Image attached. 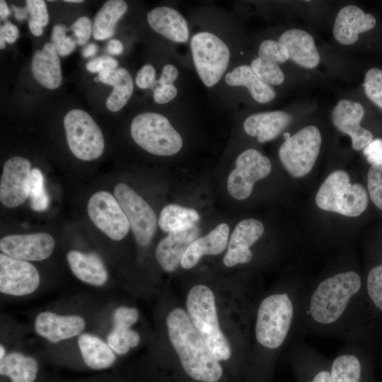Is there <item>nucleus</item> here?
<instances>
[{"label": "nucleus", "mask_w": 382, "mask_h": 382, "mask_svg": "<svg viewBox=\"0 0 382 382\" xmlns=\"http://www.w3.org/2000/svg\"><path fill=\"white\" fill-rule=\"evenodd\" d=\"M364 288L361 275L350 269L304 286L295 337L316 334L351 342L363 335Z\"/></svg>", "instance_id": "nucleus-1"}, {"label": "nucleus", "mask_w": 382, "mask_h": 382, "mask_svg": "<svg viewBox=\"0 0 382 382\" xmlns=\"http://www.w3.org/2000/svg\"><path fill=\"white\" fill-rule=\"evenodd\" d=\"M170 341L182 366L192 378L202 382H217L223 369L193 325L187 313L176 308L166 318Z\"/></svg>", "instance_id": "nucleus-2"}, {"label": "nucleus", "mask_w": 382, "mask_h": 382, "mask_svg": "<svg viewBox=\"0 0 382 382\" xmlns=\"http://www.w3.org/2000/svg\"><path fill=\"white\" fill-rule=\"evenodd\" d=\"M186 306L193 325L214 356L219 361L229 359L231 347L219 327L212 291L203 284L193 286Z\"/></svg>", "instance_id": "nucleus-3"}, {"label": "nucleus", "mask_w": 382, "mask_h": 382, "mask_svg": "<svg viewBox=\"0 0 382 382\" xmlns=\"http://www.w3.org/2000/svg\"><path fill=\"white\" fill-rule=\"evenodd\" d=\"M368 202L365 188L359 183L352 184L349 174L341 170L333 171L326 178L316 196L320 209L349 217L361 214Z\"/></svg>", "instance_id": "nucleus-4"}, {"label": "nucleus", "mask_w": 382, "mask_h": 382, "mask_svg": "<svg viewBox=\"0 0 382 382\" xmlns=\"http://www.w3.org/2000/svg\"><path fill=\"white\" fill-rule=\"evenodd\" d=\"M130 132L140 147L154 155H174L183 146L180 134L166 117L156 112L137 115L132 121Z\"/></svg>", "instance_id": "nucleus-5"}, {"label": "nucleus", "mask_w": 382, "mask_h": 382, "mask_svg": "<svg viewBox=\"0 0 382 382\" xmlns=\"http://www.w3.org/2000/svg\"><path fill=\"white\" fill-rule=\"evenodd\" d=\"M64 127L69 149L76 158L92 161L102 155L105 148L103 133L86 112L71 110L64 116Z\"/></svg>", "instance_id": "nucleus-6"}, {"label": "nucleus", "mask_w": 382, "mask_h": 382, "mask_svg": "<svg viewBox=\"0 0 382 382\" xmlns=\"http://www.w3.org/2000/svg\"><path fill=\"white\" fill-rule=\"evenodd\" d=\"M321 142V134L316 127L301 129L282 144L279 150L282 164L295 178L306 175L317 160Z\"/></svg>", "instance_id": "nucleus-7"}, {"label": "nucleus", "mask_w": 382, "mask_h": 382, "mask_svg": "<svg viewBox=\"0 0 382 382\" xmlns=\"http://www.w3.org/2000/svg\"><path fill=\"white\" fill-rule=\"evenodd\" d=\"M190 47L200 79L206 86L212 87L227 69L230 58L228 47L219 37L209 32L194 35Z\"/></svg>", "instance_id": "nucleus-8"}, {"label": "nucleus", "mask_w": 382, "mask_h": 382, "mask_svg": "<svg viewBox=\"0 0 382 382\" xmlns=\"http://www.w3.org/2000/svg\"><path fill=\"white\" fill-rule=\"evenodd\" d=\"M114 195L129 223L137 243L141 246L148 245L157 226L154 210L139 195L125 183L115 185Z\"/></svg>", "instance_id": "nucleus-9"}, {"label": "nucleus", "mask_w": 382, "mask_h": 382, "mask_svg": "<svg viewBox=\"0 0 382 382\" xmlns=\"http://www.w3.org/2000/svg\"><path fill=\"white\" fill-rule=\"evenodd\" d=\"M271 170L272 164L267 157L253 149L245 150L238 156L236 168L228 175V193L238 200L248 198L255 182L267 177Z\"/></svg>", "instance_id": "nucleus-10"}, {"label": "nucleus", "mask_w": 382, "mask_h": 382, "mask_svg": "<svg viewBox=\"0 0 382 382\" xmlns=\"http://www.w3.org/2000/svg\"><path fill=\"white\" fill-rule=\"evenodd\" d=\"M289 363L296 382H332L331 360L296 336L291 342Z\"/></svg>", "instance_id": "nucleus-11"}, {"label": "nucleus", "mask_w": 382, "mask_h": 382, "mask_svg": "<svg viewBox=\"0 0 382 382\" xmlns=\"http://www.w3.org/2000/svg\"><path fill=\"white\" fill-rule=\"evenodd\" d=\"M87 211L93 223L110 238L120 241L127 236L129 223L115 196L108 192L93 194Z\"/></svg>", "instance_id": "nucleus-12"}, {"label": "nucleus", "mask_w": 382, "mask_h": 382, "mask_svg": "<svg viewBox=\"0 0 382 382\" xmlns=\"http://www.w3.org/2000/svg\"><path fill=\"white\" fill-rule=\"evenodd\" d=\"M40 278L36 267L28 261L0 254V291L21 296L33 293Z\"/></svg>", "instance_id": "nucleus-13"}, {"label": "nucleus", "mask_w": 382, "mask_h": 382, "mask_svg": "<svg viewBox=\"0 0 382 382\" xmlns=\"http://www.w3.org/2000/svg\"><path fill=\"white\" fill-rule=\"evenodd\" d=\"M31 171L27 158L13 156L6 161L0 180V200L5 207H17L29 197Z\"/></svg>", "instance_id": "nucleus-14"}, {"label": "nucleus", "mask_w": 382, "mask_h": 382, "mask_svg": "<svg viewBox=\"0 0 382 382\" xmlns=\"http://www.w3.org/2000/svg\"><path fill=\"white\" fill-rule=\"evenodd\" d=\"M55 242L47 233L13 234L0 241L1 252L10 257L25 261H40L50 256Z\"/></svg>", "instance_id": "nucleus-15"}, {"label": "nucleus", "mask_w": 382, "mask_h": 382, "mask_svg": "<svg viewBox=\"0 0 382 382\" xmlns=\"http://www.w3.org/2000/svg\"><path fill=\"white\" fill-rule=\"evenodd\" d=\"M264 232L262 223L255 219H246L239 222L228 241V250L223 262L228 267L250 262L253 257L250 250Z\"/></svg>", "instance_id": "nucleus-16"}, {"label": "nucleus", "mask_w": 382, "mask_h": 382, "mask_svg": "<svg viewBox=\"0 0 382 382\" xmlns=\"http://www.w3.org/2000/svg\"><path fill=\"white\" fill-rule=\"evenodd\" d=\"M364 115L361 103L347 99L340 100L332 112L333 125L351 137L354 150L364 149L373 140L372 133L360 126Z\"/></svg>", "instance_id": "nucleus-17"}, {"label": "nucleus", "mask_w": 382, "mask_h": 382, "mask_svg": "<svg viewBox=\"0 0 382 382\" xmlns=\"http://www.w3.org/2000/svg\"><path fill=\"white\" fill-rule=\"evenodd\" d=\"M330 371L332 382H375L368 361L350 342L331 360Z\"/></svg>", "instance_id": "nucleus-18"}, {"label": "nucleus", "mask_w": 382, "mask_h": 382, "mask_svg": "<svg viewBox=\"0 0 382 382\" xmlns=\"http://www.w3.org/2000/svg\"><path fill=\"white\" fill-rule=\"evenodd\" d=\"M86 323L80 316H62L50 311L39 313L35 320V332L52 343L79 335Z\"/></svg>", "instance_id": "nucleus-19"}, {"label": "nucleus", "mask_w": 382, "mask_h": 382, "mask_svg": "<svg viewBox=\"0 0 382 382\" xmlns=\"http://www.w3.org/2000/svg\"><path fill=\"white\" fill-rule=\"evenodd\" d=\"M199 232L195 224L168 233L156 248L155 255L160 266L168 272L175 271L188 247L198 238Z\"/></svg>", "instance_id": "nucleus-20"}, {"label": "nucleus", "mask_w": 382, "mask_h": 382, "mask_svg": "<svg viewBox=\"0 0 382 382\" xmlns=\"http://www.w3.org/2000/svg\"><path fill=\"white\" fill-rule=\"evenodd\" d=\"M376 18L365 13L357 6L349 5L338 12L333 26V35L340 44L349 45L354 43L359 34L372 29Z\"/></svg>", "instance_id": "nucleus-21"}, {"label": "nucleus", "mask_w": 382, "mask_h": 382, "mask_svg": "<svg viewBox=\"0 0 382 382\" xmlns=\"http://www.w3.org/2000/svg\"><path fill=\"white\" fill-rule=\"evenodd\" d=\"M279 42L286 48L289 59L297 65L306 68L316 67L320 57L311 35L300 29H290L279 37Z\"/></svg>", "instance_id": "nucleus-22"}, {"label": "nucleus", "mask_w": 382, "mask_h": 382, "mask_svg": "<svg viewBox=\"0 0 382 382\" xmlns=\"http://www.w3.org/2000/svg\"><path fill=\"white\" fill-rule=\"evenodd\" d=\"M291 121V115L284 111L258 112L245 119L243 128L247 134L257 137L259 142L265 143L278 137Z\"/></svg>", "instance_id": "nucleus-23"}, {"label": "nucleus", "mask_w": 382, "mask_h": 382, "mask_svg": "<svg viewBox=\"0 0 382 382\" xmlns=\"http://www.w3.org/2000/svg\"><path fill=\"white\" fill-rule=\"evenodd\" d=\"M229 236V227L226 224H219L207 236L198 238L185 251L180 265L188 270L195 267L204 255H216L226 249Z\"/></svg>", "instance_id": "nucleus-24"}, {"label": "nucleus", "mask_w": 382, "mask_h": 382, "mask_svg": "<svg viewBox=\"0 0 382 382\" xmlns=\"http://www.w3.org/2000/svg\"><path fill=\"white\" fill-rule=\"evenodd\" d=\"M147 21L153 30L173 42H185L188 40L187 22L184 17L173 8H154L147 13Z\"/></svg>", "instance_id": "nucleus-25"}, {"label": "nucleus", "mask_w": 382, "mask_h": 382, "mask_svg": "<svg viewBox=\"0 0 382 382\" xmlns=\"http://www.w3.org/2000/svg\"><path fill=\"white\" fill-rule=\"evenodd\" d=\"M34 78L44 87L56 89L62 83V77L59 54L51 42L45 44L37 50L31 62Z\"/></svg>", "instance_id": "nucleus-26"}, {"label": "nucleus", "mask_w": 382, "mask_h": 382, "mask_svg": "<svg viewBox=\"0 0 382 382\" xmlns=\"http://www.w3.org/2000/svg\"><path fill=\"white\" fill-rule=\"evenodd\" d=\"M66 260L71 272L81 281L97 286L107 282V270L96 254L72 250L67 253Z\"/></svg>", "instance_id": "nucleus-27"}, {"label": "nucleus", "mask_w": 382, "mask_h": 382, "mask_svg": "<svg viewBox=\"0 0 382 382\" xmlns=\"http://www.w3.org/2000/svg\"><path fill=\"white\" fill-rule=\"evenodd\" d=\"M99 81L113 87L105 105L111 112H117L127 103L133 92L132 78L125 68L102 71L98 76Z\"/></svg>", "instance_id": "nucleus-28"}, {"label": "nucleus", "mask_w": 382, "mask_h": 382, "mask_svg": "<svg viewBox=\"0 0 382 382\" xmlns=\"http://www.w3.org/2000/svg\"><path fill=\"white\" fill-rule=\"evenodd\" d=\"M225 81L232 86H245L253 99L260 103H268L276 96L275 90L262 81L248 65L236 67L226 74Z\"/></svg>", "instance_id": "nucleus-29"}, {"label": "nucleus", "mask_w": 382, "mask_h": 382, "mask_svg": "<svg viewBox=\"0 0 382 382\" xmlns=\"http://www.w3.org/2000/svg\"><path fill=\"white\" fill-rule=\"evenodd\" d=\"M78 345L84 362L92 369H105L115 361L114 351L109 345L94 335H80Z\"/></svg>", "instance_id": "nucleus-30"}, {"label": "nucleus", "mask_w": 382, "mask_h": 382, "mask_svg": "<svg viewBox=\"0 0 382 382\" xmlns=\"http://www.w3.org/2000/svg\"><path fill=\"white\" fill-rule=\"evenodd\" d=\"M37 371V361L18 352L9 353L0 361L1 375L9 377L12 382H33Z\"/></svg>", "instance_id": "nucleus-31"}, {"label": "nucleus", "mask_w": 382, "mask_h": 382, "mask_svg": "<svg viewBox=\"0 0 382 382\" xmlns=\"http://www.w3.org/2000/svg\"><path fill=\"white\" fill-rule=\"evenodd\" d=\"M127 4L122 0L107 1L95 16L93 25V35L97 40L112 37L117 22L125 14Z\"/></svg>", "instance_id": "nucleus-32"}, {"label": "nucleus", "mask_w": 382, "mask_h": 382, "mask_svg": "<svg viewBox=\"0 0 382 382\" xmlns=\"http://www.w3.org/2000/svg\"><path fill=\"white\" fill-rule=\"evenodd\" d=\"M199 218L195 209L173 204L163 207L158 224L163 231L170 233L195 225Z\"/></svg>", "instance_id": "nucleus-33"}, {"label": "nucleus", "mask_w": 382, "mask_h": 382, "mask_svg": "<svg viewBox=\"0 0 382 382\" xmlns=\"http://www.w3.org/2000/svg\"><path fill=\"white\" fill-rule=\"evenodd\" d=\"M108 344L118 354H125L140 342L139 333L130 328H113L107 337Z\"/></svg>", "instance_id": "nucleus-34"}, {"label": "nucleus", "mask_w": 382, "mask_h": 382, "mask_svg": "<svg viewBox=\"0 0 382 382\" xmlns=\"http://www.w3.org/2000/svg\"><path fill=\"white\" fill-rule=\"evenodd\" d=\"M29 197L33 210L42 212L47 209L49 197L45 189L43 175L38 168H33L31 171Z\"/></svg>", "instance_id": "nucleus-35"}, {"label": "nucleus", "mask_w": 382, "mask_h": 382, "mask_svg": "<svg viewBox=\"0 0 382 382\" xmlns=\"http://www.w3.org/2000/svg\"><path fill=\"white\" fill-rule=\"evenodd\" d=\"M250 66L255 74L269 85H279L284 81V73L277 64L257 57L252 61Z\"/></svg>", "instance_id": "nucleus-36"}, {"label": "nucleus", "mask_w": 382, "mask_h": 382, "mask_svg": "<svg viewBox=\"0 0 382 382\" xmlns=\"http://www.w3.org/2000/svg\"><path fill=\"white\" fill-rule=\"evenodd\" d=\"M365 290L369 300L382 312V264L373 267L369 271Z\"/></svg>", "instance_id": "nucleus-37"}, {"label": "nucleus", "mask_w": 382, "mask_h": 382, "mask_svg": "<svg viewBox=\"0 0 382 382\" xmlns=\"http://www.w3.org/2000/svg\"><path fill=\"white\" fill-rule=\"evenodd\" d=\"M258 56L263 61L278 65L289 59L286 47L279 41L273 40H267L260 44Z\"/></svg>", "instance_id": "nucleus-38"}, {"label": "nucleus", "mask_w": 382, "mask_h": 382, "mask_svg": "<svg viewBox=\"0 0 382 382\" xmlns=\"http://www.w3.org/2000/svg\"><path fill=\"white\" fill-rule=\"evenodd\" d=\"M364 87L366 96L382 109V70L377 68L368 70Z\"/></svg>", "instance_id": "nucleus-39"}, {"label": "nucleus", "mask_w": 382, "mask_h": 382, "mask_svg": "<svg viewBox=\"0 0 382 382\" xmlns=\"http://www.w3.org/2000/svg\"><path fill=\"white\" fill-rule=\"evenodd\" d=\"M367 186L372 202L382 210V163L371 164L367 175Z\"/></svg>", "instance_id": "nucleus-40"}, {"label": "nucleus", "mask_w": 382, "mask_h": 382, "mask_svg": "<svg viewBox=\"0 0 382 382\" xmlns=\"http://www.w3.org/2000/svg\"><path fill=\"white\" fill-rule=\"evenodd\" d=\"M67 29L64 25L57 24L52 28L51 43L57 54L64 57L71 54L75 49L76 42L74 38L66 35Z\"/></svg>", "instance_id": "nucleus-41"}, {"label": "nucleus", "mask_w": 382, "mask_h": 382, "mask_svg": "<svg viewBox=\"0 0 382 382\" xmlns=\"http://www.w3.org/2000/svg\"><path fill=\"white\" fill-rule=\"evenodd\" d=\"M139 319V313L134 308L117 307L112 316L113 328H130Z\"/></svg>", "instance_id": "nucleus-42"}, {"label": "nucleus", "mask_w": 382, "mask_h": 382, "mask_svg": "<svg viewBox=\"0 0 382 382\" xmlns=\"http://www.w3.org/2000/svg\"><path fill=\"white\" fill-rule=\"evenodd\" d=\"M73 37L79 45H85L91 35L93 25L90 18L86 16L79 18L71 26Z\"/></svg>", "instance_id": "nucleus-43"}, {"label": "nucleus", "mask_w": 382, "mask_h": 382, "mask_svg": "<svg viewBox=\"0 0 382 382\" xmlns=\"http://www.w3.org/2000/svg\"><path fill=\"white\" fill-rule=\"evenodd\" d=\"M26 8L30 16V19L40 24L42 27L49 23V15L45 1L27 0Z\"/></svg>", "instance_id": "nucleus-44"}, {"label": "nucleus", "mask_w": 382, "mask_h": 382, "mask_svg": "<svg viewBox=\"0 0 382 382\" xmlns=\"http://www.w3.org/2000/svg\"><path fill=\"white\" fill-rule=\"evenodd\" d=\"M117 61L109 56H102L90 60L86 64V69L91 73H100L102 71L116 69Z\"/></svg>", "instance_id": "nucleus-45"}, {"label": "nucleus", "mask_w": 382, "mask_h": 382, "mask_svg": "<svg viewBox=\"0 0 382 382\" xmlns=\"http://www.w3.org/2000/svg\"><path fill=\"white\" fill-rule=\"evenodd\" d=\"M155 69L151 64L144 65L137 72L135 82L137 86L142 89L151 88L155 81Z\"/></svg>", "instance_id": "nucleus-46"}, {"label": "nucleus", "mask_w": 382, "mask_h": 382, "mask_svg": "<svg viewBox=\"0 0 382 382\" xmlns=\"http://www.w3.org/2000/svg\"><path fill=\"white\" fill-rule=\"evenodd\" d=\"M177 93L178 90L173 83L160 85L154 90V99L158 104H164L175 98Z\"/></svg>", "instance_id": "nucleus-47"}, {"label": "nucleus", "mask_w": 382, "mask_h": 382, "mask_svg": "<svg viewBox=\"0 0 382 382\" xmlns=\"http://www.w3.org/2000/svg\"><path fill=\"white\" fill-rule=\"evenodd\" d=\"M364 154L371 164L382 163V139H373L364 149Z\"/></svg>", "instance_id": "nucleus-48"}, {"label": "nucleus", "mask_w": 382, "mask_h": 382, "mask_svg": "<svg viewBox=\"0 0 382 382\" xmlns=\"http://www.w3.org/2000/svg\"><path fill=\"white\" fill-rule=\"evenodd\" d=\"M19 35L18 28L10 21H6L0 27V47L4 49L6 42L8 43L14 42Z\"/></svg>", "instance_id": "nucleus-49"}, {"label": "nucleus", "mask_w": 382, "mask_h": 382, "mask_svg": "<svg viewBox=\"0 0 382 382\" xmlns=\"http://www.w3.org/2000/svg\"><path fill=\"white\" fill-rule=\"evenodd\" d=\"M178 69L172 64H166L163 66L161 76L156 81L159 85L172 84L178 78Z\"/></svg>", "instance_id": "nucleus-50"}, {"label": "nucleus", "mask_w": 382, "mask_h": 382, "mask_svg": "<svg viewBox=\"0 0 382 382\" xmlns=\"http://www.w3.org/2000/svg\"><path fill=\"white\" fill-rule=\"evenodd\" d=\"M107 51L112 54H120L123 52V45L120 40L112 39L107 45Z\"/></svg>", "instance_id": "nucleus-51"}, {"label": "nucleus", "mask_w": 382, "mask_h": 382, "mask_svg": "<svg viewBox=\"0 0 382 382\" xmlns=\"http://www.w3.org/2000/svg\"><path fill=\"white\" fill-rule=\"evenodd\" d=\"M11 8L14 12V16L16 20L23 21L28 17V12L26 7L21 8L12 5Z\"/></svg>", "instance_id": "nucleus-52"}, {"label": "nucleus", "mask_w": 382, "mask_h": 382, "mask_svg": "<svg viewBox=\"0 0 382 382\" xmlns=\"http://www.w3.org/2000/svg\"><path fill=\"white\" fill-rule=\"evenodd\" d=\"M29 29L35 36H40L43 33V29L40 24L30 18L28 21Z\"/></svg>", "instance_id": "nucleus-53"}, {"label": "nucleus", "mask_w": 382, "mask_h": 382, "mask_svg": "<svg viewBox=\"0 0 382 382\" xmlns=\"http://www.w3.org/2000/svg\"><path fill=\"white\" fill-rule=\"evenodd\" d=\"M98 50V46L94 43H89L88 45H86L83 51H82V55L84 57H90L91 56H93Z\"/></svg>", "instance_id": "nucleus-54"}, {"label": "nucleus", "mask_w": 382, "mask_h": 382, "mask_svg": "<svg viewBox=\"0 0 382 382\" xmlns=\"http://www.w3.org/2000/svg\"><path fill=\"white\" fill-rule=\"evenodd\" d=\"M10 15V11L5 1H0V18L1 21H4Z\"/></svg>", "instance_id": "nucleus-55"}, {"label": "nucleus", "mask_w": 382, "mask_h": 382, "mask_svg": "<svg viewBox=\"0 0 382 382\" xmlns=\"http://www.w3.org/2000/svg\"><path fill=\"white\" fill-rule=\"evenodd\" d=\"M6 356V350L4 347L1 345H0V359H3Z\"/></svg>", "instance_id": "nucleus-56"}, {"label": "nucleus", "mask_w": 382, "mask_h": 382, "mask_svg": "<svg viewBox=\"0 0 382 382\" xmlns=\"http://www.w3.org/2000/svg\"><path fill=\"white\" fill-rule=\"evenodd\" d=\"M65 2L68 3H82L83 1L82 0H65Z\"/></svg>", "instance_id": "nucleus-57"}]
</instances>
